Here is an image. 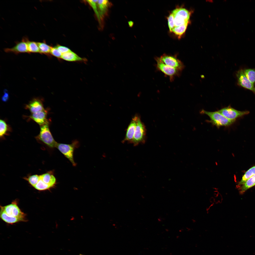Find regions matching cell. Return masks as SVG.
Listing matches in <instances>:
<instances>
[{
	"mask_svg": "<svg viewBox=\"0 0 255 255\" xmlns=\"http://www.w3.org/2000/svg\"><path fill=\"white\" fill-rule=\"evenodd\" d=\"M50 54L51 55L58 58H61L62 53L55 46L52 47L51 51Z\"/></svg>",
	"mask_w": 255,
	"mask_h": 255,
	"instance_id": "27",
	"label": "cell"
},
{
	"mask_svg": "<svg viewBox=\"0 0 255 255\" xmlns=\"http://www.w3.org/2000/svg\"><path fill=\"white\" fill-rule=\"evenodd\" d=\"M9 127L4 120H0V136L2 137L6 135L8 130Z\"/></svg>",
	"mask_w": 255,
	"mask_h": 255,
	"instance_id": "24",
	"label": "cell"
},
{
	"mask_svg": "<svg viewBox=\"0 0 255 255\" xmlns=\"http://www.w3.org/2000/svg\"><path fill=\"white\" fill-rule=\"evenodd\" d=\"M9 95L6 91L4 92V94L2 97V100L4 102H6L9 99Z\"/></svg>",
	"mask_w": 255,
	"mask_h": 255,
	"instance_id": "30",
	"label": "cell"
},
{
	"mask_svg": "<svg viewBox=\"0 0 255 255\" xmlns=\"http://www.w3.org/2000/svg\"><path fill=\"white\" fill-rule=\"evenodd\" d=\"M128 23L129 26L130 27L132 26L133 25V22L132 21H130L128 22Z\"/></svg>",
	"mask_w": 255,
	"mask_h": 255,
	"instance_id": "31",
	"label": "cell"
},
{
	"mask_svg": "<svg viewBox=\"0 0 255 255\" xmlns=\"http://www.w3.org/2000/svg\"><path fill=\"white\" fill-rule=\"evenodd\" d=\"M171 13L173 17L174 28L188 24L189 22L190 13L185 8H176Z\"/></svg>",
	"mask_w": 255,
	"mask_h": 255,
	"instance_id": "4",
	"label": "cell"
},
{
	"mask_svg": "<svg viewBox=\"0 0 255 255\" xmlns=\"http://www.w3.org/2000/svg\"><path fill=\"white\" fill-rule=\"evenodd\" d=\"M188 24H186L178 27H174L172 30V32L174 33L179 36H181L185 32Z\"/></svg>",
	"mask_w": 255,
	"mask_h": 255,
	"instance_id": "25",
	"label": "cell"
},
{
	"mask_svg": "<svg viewBox=\"0 0 255 255\" xmlns=\"http://www.w3.org/2000/svg\"><path fill=\"white\" fill-rule=\"evenodd\" d=\"M217 111L227 119L236 120L238 118L249 114V111H241L237 110L232 107L231 106L223 108Z\"/></svg>",
	"mask_w": 255,
	"mask_h": 255,
	"instance_id": "9",
	"label": "cell"
},
{
	"mask_svg": "<svg viewBox=\"0 0 255 255\" xmlns=\"http://www.w3.org/2000/svg\"><path fill=\"white\" fill-rule=\"evenodd\" d=\"M28 40L26 37L23 38L21 41L17 42L14 47L11 48H5L4 51L7 53H12L16 54L23 53H29L27 45Z\"/></svg>",
	"mask_w": 255,
	"mask_h": 255,
	"instance_id": "12",
	"label": "cell"
},
{
	"mask_svg": "<svg viewBox=\"0 0 255 255\" xmlns=\"http://www.w3.org/2000/svg\"><path fill=\"white\" fill-rule=\"evenodd\" d=\"M0 207L9 217L13 220L18 222L26 221L25 214L21 211L15 201L4 206H0Z\"/></svg>",
	"mask_w": 255,
	"mask_h": 255,
	"instance_id": "2",
	"label": "cell"
},
{
	"mask_svg": "<svg viewBox=\"0 0 255 255\" xmlns=\"http://www.w3.org/2000/svg\"><path fill=\"white\" fill-rule=\"evenodd\" d=\"M39 50V53L47 55L50 54L52 47L47 44L45 41L37 42Z\"/></svg>",
	"mask_w": 255,
	"mask_h": 255,
	"instance_id": "19",
	"label": "cell"
},
{
	"mask_svg": "<svg viewBox=\"0 0 255 255\" xmlns=\"http://www.w3.org/2000/svg\"><path fill=\"white\" fill-rule=\"evenodd\" d=\"M34 187L36 189L40 191H44L51 188L50 186L44 183L40 178L37 183Z\"/></svg>",
	"mask_w": 255,
	"mask_h": 255,
	"instance_id": "26",
	"label": "cell"
},
{
	"mask_svg": "<svg viewBox=\"0 0 255 255\" xmlns=\"http://www.w3.org/2000/svg\"><path fill=\"white\" fill-rule=\"evenodd\" d=\"M155 59L156 62V67L157 69L165 76H168L170 81H173L175 77L181 75V71L166 65L161 61L159 57H156Z\"/></svg>",
	"mask_w": 255,
	"mask_h": 255,
	"instance_id": "6",
	"label": "cell"
},
{
	"mask_svg": "<svg viewBox=\"0 0 255 255\" xmlns=\"http://www.w3.org/2000/svg\"><path fill=\"white\" fill-rule=\"evenodd\" d=\"M244 73L249 81L255 85V68L245 69Z\"/></svg>",
	"mask_w": 255,
	"mask_h": 255,
	"instance_id": "21",
	"label": "cell"
},
{
	"mask_svg": "<svg viewBox=\"0 0 255 255\" xmlns=\"http://www.w3.org/2000/svg\"><path fill=\"white\" fill-rule=\"evenodd\" d=\"M26 108L32 114L44 110L42 101L38 98L33 99L26 106Z\"/></svg>",
	"mask_w": 255,
	"mask_h": 255,
	"instance_id": "14",
	"label": "cell"
},
{
	"mask_svg": "<svg viewBox=\"0 0 255 255\" xmlns=\"http://www.w3.org/2000/svg\"><path fill=\"white\" fill-rule=\"evenodd\" d=\"M27 45L29 53H39V50L37 42L30 41H27Z\"/></svg>",
	"mask_w": 255,
	"mask_h": 255,
	"instance_id": "22",
	"label": "cell"
},
{
	"mask_svg": "<svg viewBox=\"0 0 255 255\" xmlns=\"http://www.w3.org/2000/svg\"><path fill=\"white\" fill-rule=\"evenodd\" d=\"M48 122L40 126L38 139L51 148L56 147L57 143L54 139L50 132Z\"/></svg>",
	"mask_w": 255,
	"mask_h": 255,
	"instance_id": "5",
	"label": "cell"
},
{
	"mask_svg": "<svg viewBox=\"0 0 255 255\" xmlns=\"http://www.w3.org/2000/svg\"><path fill=\"white\" fill-rule=\"evenodd\" d=\"M78 144L76 141L70 144L57 143L55 147L69 160L73 166H75L76 164L74 159V152L75 148L78 146Z\"/></svg>",
	"mask_w": 255,
	"mask_h": 255,
	"instance_id": "7",
	"label": "cell"
},
{
	"mask_svg": "<svg viewBox=\"0 0 255 255\" xmlns=\"http://www.w3.org/2000/svg\"><path fill=\"white\" fill-rule=\"evenodd\" d=\"M47 112L44 109L32 113L30 117L41 126L48 122L47 119Z\"/></svg>",
	"mask_w": 255,
	"mask_h": 255,
	"instance_id": "15",
	"label": "cell"
},
{
	"mask_svg": "<svg viewBox=\"0 0 255 255\" xmlns=\"http://www.w3.org/2000/svg\"><path fill=\"white\" fill-rule=\"evenodd\" d=\"M168 20L169 29L170 32H172V30L174 28L173 17L172 13L169 15Z\"/></svg>",
	"mask_w": 255,
	"mask_h": 255,
	"instance_id": "28",
	"label": "cell"
},
{
	"mask_svg": "<svg viewBox=\"0 0 255 255\" xmlns=\"http://www.w3.org/2000/svg\"><path fill=\"white\" fill-rule=\"evenodd\" d=\"M40 178V175L34 174L29 176L25 178L29 183L34 187L38 182Z\"/></svg>",
	"mask_w": 255,
	"mask_h": 255,
	"instance_id": "23",
	"label": "cell"
},
{
	"mask_svg": "<svg viewBox=\"0 0 255 255\" xmlns=\"http://www.w3.org/2000/svg\"><path fill=\"white\" fill-rule=\"evenodd\" d=\"M255 185V174L247 180L242 185L239 189L240 193L242 194L249 189Z\"/></svg>",
	"mask_w": 255,
	"mask_h": 255,
	"instance_id": "18",
	"label": "cell"
},
{
	"mask_svg": "<svg viewBox=\"0 0 255 255\" xmlns=\"http://www.w3.org/2000/svg\"><path fill=\"white\" fill-rule=\"evenodd\" d=\"M255 174V166L252 167L246 172L239 182L238 186L243 184L249 178Z\"/></svg>",
	"mask_w": 255,
	"mask_h": 255,
	"instance_id": "20",
	"label": "cell"
},
{
	"mask_svg": "<svg viewBox=\"0 0 255 255\" xmlns=\"http://www.w3.org/2000/svg\"><path fill=\"white\" fill-rule=\"evenodd\" d=\"M138 115H136L132 119L127 129L125 138L122 141V143L127 141L128 143H131L134 133Z\"/></svg>",
	"mask_w": 255,
	"mask_h": 255,
	"instance_id": "13",
	"label": "cell"
},
{
	"mask_svg": "<svg viewBox=\"0 0 255 255\" xmlns=\"http://www.w3.org/2000/svg\"><path fill=\"white\" fill-rule=\"evenodd\" d=\"M112 5L111 3L108 0H98L96 15L100 25L102 26L104 19L107 15L109 9Z\"/></svg>",
	"mask_w": 255,
	"mask_h": 255,
	"instance_id": "8",
	"label": "cell"
},
{
	"mask_svg": "<svg viewBox=\"0 0 255 255\" xmlns=\"http://www.w3.org/2000/svg\"><path fill=\"white\" fill-rule=\"evenodd\" d=\"M146 134L145 126L138 115L133 138L131 143L134 146H136L140 144H144L146 140Z\"/></svg>",
	"mask_w": 255,
	"mask_h": 255,
	"instance_id": "3",
	"label": "cell"
},
{
	"mask_svg": "<svg viewBox=\"0 0 255 255\" xmlns=\"http://www.w3.org/2000/svg\"><path fill=\"white\" fill-rule=\"evenodd\" d=\"M62 54L66 53L71 50L65 46L58 45L55 46Z\"/></svg>",
	"mask_w": 255,
	"mask_h": 255,
	"instance_id": "29",
	"label": "cell"
},
{
	"mask_svg": "<svg viewBox=\"0 0 255 255\" xmlns=\"http://www.w3.org/2000/svg\"><path fill=\"white\" fill-rule=\"evenodd\" d=\"M61 59L68 61H85L84 59L81 57L71 51L62 54Z\"/></svg>",
	"mask_w": 255,
	"mask_h": 255,
	"instance_id": "17",
	"label": "cell"
},
{
	"mask_svg": "<svg viewBox=\"0 0 255 255\" xmlns=\"http://www.w3.org/2000/svg\"><path fill=\"white\" fill-rule=\"evenodd\" d=\"M40 178L44 183L53 187L56 183V179L51 172H48L40 175Z\"/></svg>",
	"mask_w": 255,
	"mask_h": 255,
	"instance_id": "16",
	"label": "cell"
},
{
	"mask_svg": "<svg viewBox=\"0 0 255 255\" xmlns=\"http://www.w3.org/2000/svg\"><path fill=\"white\" fill-rule=\"evenodd\" d=\"M159 57L161 61L166 65L181 71L185 68L183 63L176 56L164 54Z\"/></svg>",
	"mask_w": 255,
	"mask_h": 255,
	"instance_id": "10",
	"label": "cell"
},
{
	"mask_svg": "<svg viewBox=\"0 0 255 255\" xmlns=\"http://www.w3.org/2000/svg\"><path fill=\"white\" fill-rule=\"evenodd\" d=\"M79 255H82V254H79Z\"/></svg>",
	"mask_w": 255,
	"mask_h": 255,
	"instance_id": "32",
	"label": "cell"
},
{
	"mask_svg": "<svg viewBox=\"0 0 255 255\" xmlns=\"http://www.w3.org/2000/svg\"><path fill=\"white\" fill-rule=\"evenodd\" d=\"M235 76L238 85L251 91L255 94L254 85L246 77L243 69H241L237 71L235 73Z\"/></svg>",
	"mask_w": 255,
	"mask_h": 255,
	"instance_id": "11",
	"label": "cell"
},
{
	"mask_svg": "<svg viewBox=\"0 0 255 255\" xmlns=\"http://www.w3.org/2000/svg\"><path fill=\"white\" fill-rule=\"evenodd\" d=\"M200 113L208 115L210 118V122L218 128L222 126H229L235 121L227 119L217 111L210 112L202 109Z\"/></svg>",
	"mask_w": 255,
	"mask_h": 255,
	"instance_id": "1",
	"label": "cell"
}]
</instances>
